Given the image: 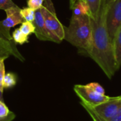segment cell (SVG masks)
I'll list each match as a JSON object with an SVG mask.
<instances>
[{"instance_id": "1", "label": "cell", "mask_w": 121, "mask_h": 121, "mask_svg": "<svg viewBox=\"0 0 121 121\" xmlns=\"http://www.w3.org/2000/svg\"><path fill=\"white\" fill-rule=\"evenodd\" d=\"M106 5L102 0L97 18L91 17L92 47L89 57L101 67L108 79H111L119 68L115 57L113 43L106 27Z\"/></svg>"}, {"instance_id": "2", "label": "cell", "mask_w": 121, "mask_h": 121, "mask_svg": "<svg viewBox=\"0 0 121 121\" xmlns=\"http://www.w3.org/2000/svg\"><path fill=\"white\" fill-rule=\"evenodd\" d=\"M64 29L65 40L77 47L82 54L89 56L92 47L91 16H72L69 26Z\"/></svg>"}, {"instance_id": "3", "label": "cell", "mask_w": 121, "mask_h": 121, "mask_svg": "<svg viewBox=\"0 0 121 121\" xmlns=\"http://www.w3.org/2000/svg\"><path fill=\"white\" fill-rule=\"evenodd\" d=\"M45 26L50 33L60 42L65 39L64 26L57 17L54 5L51 0H44L43 6L40 9Z\"/></svg>"}, {"instance_id": "4", "label": "cell", "mask_w": 121, "mask_h": 121, "mask_svg": "<svg viewBox=\"0 0 121 121\" xmlns=\"http://www.w3.org/2000/svg\"><path fill=\"white\" fill-rule=\"evenodd\" d=\"M11 55L22 62L25 60L16 48V43L11 35L10 29L6 28L2 21H0V57L6 59Z\"/></svg>"}, {"instance_id": "5", "label": "cell", "mask_w": 121, "mask_h": 121, "mask_svg": "<svg viewBox=\"0 0 121 121\" xmlns=\"http://www.w3.org/2000/svg\"><path fill=\"white\" fill-rule=\"evenodd\" d=\"M106 23L111 40L121 27V0H113L106 6Z\"/></svg>"}, {"instance_id": "6", "label": "cell", "mask_w": 121, "mask_h": 121, "mask_svg": "<svg viewBox=\"0 0 121 121\" xmlns=\"http://www.w3.org/2000/svg\"><path fill=\"white\" fill-rule=\"evenodd\" d=\"M74 90L76 94L80 98L81 102L91 107L104 103L111 98L106 95L96 93L87 85H75L74 86Z\"/></svg>"}, {"instance_id": "7", "label": "cell", "mask_w": 121, "mask_h": 121, "mask_svg": "<svg viewBox=\"0 0 121 121\" xmlns=\"http://www.w3.org/2000/svg\"><path fill=\"white\" fill-rule=\"evenodd\" d=\"M81 104L83 103L81 102ZM87 106L91 108L94 112L96 113L99 116H100L102 119L106 121L112 118L121 107V96L117 97H111V99H109L108 101L94 107H91L89 106Z\"/></svg>"}, {"instance_id": "8", "label": "cell", "mask_w": 121, "mask_h": 121, "mask_svg": "<svg viewBox=\"0 0 121 121\" xmlns=\"http://www.w3.org/2000/svg\"><path fill=\"white\" fill-rule=\"evenodd\" d=\"M33 23L35 26L34 34L39 40L45 41H52L57 43H61L59 40L55 38L47 28L40 9L35 11V19Z\"/></svg>"}, {"instance_id": "9", "label": "cell", "mask_w": 121, "mask_h": 121, "mask_svg": "<svg viewBox=\"0 0 121 121\" xmlns=\"http://www.w3.org/2000/svg\"><path fill=\"white\" fill-rule=\"evenodd\" d=\"M21 9L16 5L5 10L6 18L1 21L6 28L10 29L11 28H13L18 24H21L23 21H25L21 14Z\"/></svg>"}, {"instance_id": "10", "label": "cell", "mask_w": 121, "mask_h": 121, "mask_svg": "<svg viewBox=\"0 0 121 121\" xmlns=\"http://www.w3.org/2000/svg\"><path fill=\"white\" fill-rule=\"evenodd\" d=\"M70 7L72 10V16H82L84 15H90V10L86 3L84 0H77L70 4Z\"/></svg>"}, {"instance_id": "11", "label": "cell", "mask_w": 121, "mask_h": 121, "mask_svg": "<svg viewBox=\"0 0 121 121\" xmlns=\"http://www.w3.org/2000/svg\"><path fill=\"white\" fill-rule=\"evenodd\" d=\"M113 43L116 63L118 68H120L121 66V27L117 31Z\"/></svg>"}, {"instance_id": "12", "label": "cell", "mask_w": 121, "mask_h": 121, "mask_svg": "<svg viewBox=\"0 0 121 121\" xmlns=\"http://www.w3.org/2000/svg\"><path fill=\"white\" fill-rule=\"evenodd\" d=\"M84 1L86 3L87 6L89 8L91 17L94 19L96 18L99 13L102 0H84Z\"/></svg>"}, {"instance_id": "13", "label": "cell", "mask_w": 121, "mask_h": 121, "mask_svg": "<svg viewBox=\"0 0 121 121\" xmlns=\"http://www.w3.org/2000/svg\"><path fill=\"white\" fill-rule=\"evenodd\" d=\"M12 38L16 43L19 45H23L24 43H28V36L25 35L19 28H16L12 33Z\"/></svg>"}, {"instance_id": "14", "label": "cell", "mask_w": 121, "mask_h": 121, "mask_svg": "<svg viewBox=\"0 0 121 121\" xmlns=\"http://www.w3.org/2000/svg\"><path fill=\"white\" fill-rule=\"evenodd\" d=\"M16 84V76L11 72L5 74L3 79V86L4 89L11 88L14 86Z\"/></svg>"}, {"instance_id": "15", "label": "cell", "mask_w": 121, "mask_h": 121, "mask_svg": "<svg viewBox=\"0 0 121 121\" xmlns=\"http://www.w3.org/2000/svg\"><path fill=\"white\" fill-rule=\"evenodd\" d=\"M21 14L23 16L25 21L28 22H33L35 19V10L27 7L21 9Z\"/></svg>"}, {"instance_id": "16", "label": "cell", "mask_w": 121, "mask_h": 121, "mask_svg": "<svg viewBox=\"0 0 121 121\" xmlns=\"http://www.w3.org/2000/svg\"><path fill=\"white\" fill-rule=\"evenodd\" d=\"M19 29L21 30L22 33L28 36L35 33V26L33 22L23 21L21 23Z\"/></svg>"}, {"instance_id": "17", "label": "cell", "mask_w": 121, "mask_h": 121, "mask_svg": "<svg viewBox=\"0 0 121 121\" xmlns=\"http://www.w3.org/2000/svg\"><path fill=\"white\" fill-rule=\"evenodd\" d=\"M44 3V0H27L28 7L31 8L34 10L40 9Z\"/></svg>"}, {"instance_id": "18", "label": "cell", "mask_w": 121, "mask_h": 121, "mask_svg": "<svg viewBox=\"0 0 121 121\" xmlns=\"http://www.w3.org/2000/svg\"><path fill=\"white\" fill-rule=\"evenodd\" d=\"M6 58L0 57V89L3 91V79L5 75V67H4V60Z\"/></svg>"}, {"instance_id": "19", "label": "cell", "mask_w": 121, "mask_h": 121, "mask_svg": "<svg viewBox=\"0 0 121 121\" xmlns=\"http://www.w3.org/2000/svg\"><path fill=\"white\" fill-rule=\"evenodd\" d=\"M89 88H91L92 90H94V91H96L98 94H102V95H106L105 94V90L99 84L96 82H91L90 84H86Z\"/></svg>"}, {"instance_id": "20", "label": "cell", "mask_w": 121, "mask_h": 121, "mask_svg": "<svg viewBox=\"0 0 121 121\" xmlns=\"http://www.w3.org/2000/svg\"><path fill=\"white\" fill-rule=\"evenodd\" d=\"M15 6H16V4H15L12 0H0V9L1 10L5 11L9 8Z\"/></svg>"}, {"instance_id": "21", "label": "cell", "mask_w": 121, "mask_h": 121, "mask_svg": "<svg viewBox=\"0 0 121 121\" xmlns=\"http://www.w3.org/2000/svg\"><path fill=\"white\" fill-rule=\"evenodd\" d=\"M10 113L11 112L9 111L7 106L3 103V101H0V118H5L8 116Z\"/></svg>"}, {"instance_id": "22", "label": "cell", "mask_w": 121, "mask_h": 121, "mask_svg": "<svg viewBox=\"0 0 121 121\" xmlns=\"http://www.w3.org/2000/svg\"><path fill=\"white\" fill-rule=\"evenodd\" d=\"M105 121H121V107L118 109L117 113L111 118L108 120H104Z\"/></svg>"}, {"instance_id": "23", "label": "cell", "mask_w": 121, "mask_h": 121, "mask_svg": "<svg viewBox=\"0 0 121 121\" xmlns=\"http://www.w3.org/2000/svg\"><path fill=\"white\" fill-rule=\"evenodd\" d=\"M15 116H15L13 113L11 112V113H10L8 116H6V117H5V118H0V121H11L13 119L15 118Z\"/></svg>"}, {"instance_id": "24", "label": "cell", "mask_w": 121, "mask_h": 121, "mask_svg": "<svg viewBox=\"0 0 121 121\" xmlns=\"http://www.w3.org/2000/svg\"><path fill=\"white\" fill-rule=\"evenodd\" d=\"M113 0H104V3H105V4L106 5V6H108L111 1H112Z\"/></svg>"}, {"instance_id": "25", "label": "cell", "mask_w": 121, "mask_h": 121, "mask_svg": "<svg viewBox=\"0 0 121 121\" xmlns=\"http://www.w3.org/2000/svg\"><path fill=\"white\" fill-rule=\"evenodd\" d=\"M2 94H3V91L0 89V101H3V98H2Z\"/></svg>"}, {"instance_id": "26", "label": "cell", "mask_w": 121, "mask_h": 121, "mask_svg": "<svg viewBox=\"0 0 121 121\" xmlns=\"http://www.w3.org/2000/svg\"><path fill=\"white\" fill-rule=\"evenodd\" d=\"M76 1H77V0H70V4H72V3H73V2H74Z\"/></svg>"}]
</instances>
